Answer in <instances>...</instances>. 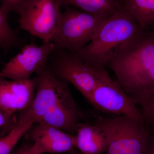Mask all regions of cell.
I'll list each match as a JSON object with an SVG mask.
<instances>
[{
    "label": "cell",
    "instance_id": "obj_1",
    "mask_svg": "<svg viewBox=\"0 0 154 154\" xmlns=\"http://www.w3.org/2000/svg\"><path fill=\"white\" fill-rule=\"evenodd\" d=\"M123 91L138 105L154 91V34L141 30L108 66Z\"/></svg>",
    "mask_w": 154,
    "mask_h": 154
},
{
    "label": "cell",
    "instance_id": "obj_2",
    "mask_svg": "<svg viewBox=\"0 0 154 154\" xmlns=\"http://www.w3.org/2000/svg\"><path fill=\"white\" fill-rule=\"evenodd\" d=\"M141 30L122 6L106 19L95 38L76 54L92 66L105 69Z\"/></svg>",
    "mask_w": 154,
    "mask_h": 154
},
{
    "label": "cell",
    "instance_id": "obj_3",
    "mask_svg": "<svg viewBox=\"0 0 154 154\" xmlns=\"http://www.w3.org/2000/svg\"><path fill=\"white\" fill-rule=\"evenodd\" d=\"M61 12L57 28L50 42L57 49L77 53L96 36L110 16H101L66 6Z\"/></svg>",
    "mask_w": 154,
    "mask_h": 154
},
{
    "label": "cell",
    "instance_id": "obj_4",
    "mask_svg": "<svg viewBox=\"0 0 154 154\" xmlns=\"http://www.w3.org/2000/svg\"><path fill=\"white\" fill-rule=\"evenodd\" d=\"M46 67L59 80L74 86L88 102L106 70L92 66L75 53L57 48L50 55Z\"/></svg>",
    "mask_w": 154,
    "mask_h": 154
},
{
    "label": "cell",
    "instance_id": "obj_5",
    "mask_svg": "<svg viewBox=\"0 0 154 154\" xmlns=\"http://www.w3.org/2000/svg\"><path fill=\"white\" fill-rule=\"evenodd\" d=\"M101 119L107 134L105 154H148L153 138L143 122L124 116Z\"/></svg>",
    "mask_w": 154,
    "mask_h": 154
},
{
    "label": "cell",
    "instance_id": "obj_6",
    "mask_svg": "<svg viewBox=\"0 0 154 154\" xmlns=\"http://www.w3.org/2000/svg\"><path fill=\"white\" fill-rule=\"evenodd\" d=\"M59 0H27L19 11V28L50 42L55 33L61 13Z\"/></svg>",
    "mask_w": 154,
    "mask_h": 154
},
{
    "label": "cell",
    "instance_id": "obj_7",
    "mask_svg": "<svg viewBox=\"0 0 154 154\" xmlns=\"http://www.w3.org/2000/svg\"><path fill=\"white\" fill-rule=\"evenodd\" d=\"M99 112L128 116L143 122L140 108L105 71L89 102Z\"/></svg>",
    "mask_w": 154,
    "mask_h": 154
},
{
    "label": "cell",
    "instance_id": "obj_8",
    "mask_svg": "<svg viewBox=\"0 0 154 154\" xmlns=\"http://www.w3.org/2000/svg\"><path fill=\"white\" fill-rule=\"evenodd\" d=\"M36 77L37 84L34 100L28 109L20 113L18 125L30 121L38 123L70 91L69 83L56 78L46 66L37 73Z\"/></svg>",
    "mask_w": 154,
    "mask_h": 154
},
{
    "label": "cell",
    "instance_id": "obj_9",
    "mask_svg": "<svg viewBox=\"0 0 154 154\" xmlns=\"http://www.w3.org/2000/svg\"><path fill=\"white\" fill-rule=\"evenodd\" d=\"M56 49L50 42H43L40 46L34 42L26 45L4 65L0 73L1 79L14 81L30 79L33 73H38L46 66L48 57Z\"/></svg>",
    "mask_w": 154,
    "mask_h": 154
},
{
    "label": "cell",
    "instance_id": "obj_10",
    "mask_svg": "<svg viewBox=\"0 0 154 154\" xmlns=\"http://www.w3.org/2000/svg\"><path fill=\"white\" fill-rule=\"evenodd\" d=\"M26 134L42 154L70 153L75 148V134L49 125L35 123Z\"/></svg>",
    "mask_w": 154,
    "mask_h": 154
},
{
    "label": "cell",
    "instance_id": "obj_11",
    "mask_svg": "<svg viewBox=\"0 0 154 154\" xmlns=\"http://www.w3.org/2000/svg\"><path fill=\"white\" fill-rule=\"evenodd\" d=\"M36 77L21 81L0 79V109L16 113L27 110L36 94Z\"/></svg>",
    "mask_w": 154,
    "mask_h": 154
},
{
    "label": "cell",
    "instance_id": "obj_12",
    "mask_svg": "<svg viewBox=\"0 0 154 154\" xmlns=\"http://www.w3.org/2000/svg\"><path fill=\"white\" fill-rule=\"evenodd\" d=\"M85 118L84 113L69 91L38 123L49 125L68 133L75 134L77 125Z\"/></svg>",
    "mask_w": 154,
    "mask_h": 154
},
{
    "label": "cell",
    "instance_id": "obj_13",
    "mask_svg": "<svg viewBox=\"0 0 154 154\" xmlns=\"http://www.w3.org/2000/svg\"><path fill=\"white\" fill-rule=\"evenodd\" d=\"M75 148L81 154H102L107 147V132L101 118L81 122L75 130Z\"/></svg>",
    "mask_w": 154,
    "mask_h": 154
},
{
    "label": "cell",
    "instance_id": "obj_14",
    "mask_svg": "<svg viewBox=\"0 0 154 154\" xmlns=\"http://www.w3.org/2000/svg\"><path fill=\"white\" fill-rule=\"evenodd\" d=\"M61 6H71L95 15L109 16L122 7L118 0H59Z\"/></svg>",
    "mask_w": 154,
    "mask_h": 154
},
{
    "label": "cell",
    "instance_id": "obj_15",
    "mask_svg": "<svg viewBox=\"0 0 154 154\" xmlns=\"http://www.w3.org/2000/svg\"><path fill=\"white\" fill-rule=\"evenodd\" d=\"M122 5L141 30H147L154 25V0H122Z\"/></svg>",
    "mask_w": 154,
    "mask_h": 154
},
{
    "label": "cell",
    "instance_id": "obj_16",
    "mask_svg": "<svg viewBox=\"0 0 154 154\" xmlns=\"http://www.w3.org/2000/svg\"><path fill=\"white\" fill-rule=\"evenodd\" d=\"M8 13L0 9V47L5 54L20 45L21 40L16 31L9 25Z\"/></svg>",
    "mask_w": 154,
    "mask_h": 154
},
{
    "label": "cell",
    "instance_id": "obj_17",
    "mask_svg": "<svg viewBox=\"0 0 154 154\" xmlns=\"http://www.w3.org/2000/svg\"><path fill=\"white\" fill-rule=\"evenodd\" d=\"M35 124L32 121L18 125L4 137L0 138V154H11L13 149Z\"/></svg>",
    "mask_w": 154,
    "mask_h": 154
},
{
    "label": "cell",
    "instance_id": "obj_18",
    "mask_svg": "<svg viewBox=\"0 0 154 154\" xmlns=\"http://www.w3.org/2000/svg\"><path fill=\"white\" fill-rule=\"evenodd\" d=\"M140 106L144 123L154 131V91L146 97Z\"/></svg>",
    "mask_w": 154,
    "mask_h": 154
},
{
    "label": "cell",
    "instance_id": "obj_19",
    "mask_svg": "<svg viewBox=\"0 0 154 154\" xmlns=\"http://www.w3.org/2000/svg\"><path fill=\"white\" fill-rule=\"evenodd\" d=\"M18 118L16 113L0 109V136L8 134L18 125Z\"/></svg>",
    "mask_w": 154,
    "mask_h": 154
},
{
    "label": "cell",
    "instance_id": "obj_20",
    "mask_svg": "<svg viewBox=\"0 0 154 154\" xmlns=\"http://www.w3.org/2000/svg\"><path fill=\"white\" fill-rule=\"evenodd\" d=\"M27 0H2L0 9L10 14L11 12L19 14Z\"/></svg>",
    "mask_w": 154,
    "mask_h": 154
},
{
    "label": "cell",
    "instance_id": "obj_21",
    "mask_svg": "<svg viewBox=\"0 0 154 154\" xmlns=\"http://www.w3.org/2000/svg\"><path fill=\"white\" fill-rule=\"evenodd\" d=\"M11 154H42L33 142L25 143Z\"/></svg>",
    "mask_w": 154,
    "mask_h": 154
},
{
    "label": "cell",
    "instance_id": "obj_22",
    "mask_svg": "<svg viewBox=\"0 0 154 154\" xmlns=\"http://www.w3.org/2000/svg\"><path fill=\"white\" fill-rule=\"evenodd\" d=\"M147 154H154V136Z\"/></svg>",
    "mask_w": 154,
    "mask_h": 154
},
{
    "label": "cell",
    "instance_id": "obj_23",
    "mask_svg": "<svg viewBox=\"0 0 154 154\" xmlns=\"http://www.w3.org/2000/svg\"><path fill=\"white\" fill-rule=\"evenodd\" d=\"M147 30H150V31H151V32H152L154 34V25L152 26L150 28L147 29Z\"/></svg>",
    "mask_w": 154,
    "mask_h": 154
},
{
    "label": "cell",
    "instance_id": "obj_24",
    "mask_svg": "<svg viewBox=\"0 0 154 154\" xmlns=\"http://www.w3.org/2000/svg\"><path fill=\"white\" fill-rule=\"evenodd\" d=\"M70 153L71 154H80V153H79L77 152L76 151H75V150H74L73 151L71 152H70Z\"/></svg>",
    "mask_w": 154,
    "mask_h": 154
},
{
    "label": "cell",
    "instance_id": "obj_25",
    "mask_svg": "<svg viewBox=\"0 0 154 154\" xmlns=\"http://www.w3.org/2000/svg\"><path fill=\"white\" fill-rule=\"evenodd\" d=\"M118 1L122 5V0H118Z\"/></svg>",
    "mask_w": 154,
    "mask_h": 154
},
{
    "label": "cell",
    "instance_id": "obj_26",
    "mask_svg": "<svg viewBox=\"0 0 154 154\" xmlns=\"http://www.w3.org/2000/svg\"></svg>",
    "mask_w": 154,
    "mask_h": 154
}]
</instances>
